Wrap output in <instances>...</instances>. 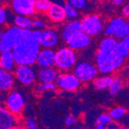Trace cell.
<instances>
[{"mask_svg": "<svg viewBox=\"0 0 129 129\" xmlns=\"http://www.w3.org/2000/svg\"><path fill=\"white\" fill-rule=\"evenodd\" d=\"M127 58H128V59H129V53H128V56H127Z\"/></svg>", "mask_w": 129, "mask_h": 129, "instance_id": "b9f144b4", "label": "cell"}, {"mask_svg": "<svg viewBox=\"0 0 129 129\" xmlns=\"http://www.w3.org/2000/svg\"><path fill=\"white\" fill-rule=\"evenodd\" d=\"M46 16L53 24H62L67 20L64 6L58 3H52L50 9L46 13Z\"/></svg>", "mask_w": 129, "mask_h": 129, "instance_id": "9a60e30c", "label": "cell"}, {"mask_svg": "<svg viewBox=\"0 0 129 129\" xmlns=\"http://www.w3.org/2000/svg\"><path fill=\"white\" fill-rule=\"evenodd\" d=\"M42 30L34 29L31 33L20 41L13 50L17 65L36 64L37 56L41 50L40 40Z\"/></svg>", "mask_w": 129, "mask_h": 129, "instance_id": "6da1fadb", "label": "cell"}, {"mask_svg": "<svg viewBox=\"0 0 129 129\" xmlns=\"http://www.w3.org/2000/svg\"><path fill=\"white\" fill-rule=\"evenodd\" d=\"M113 78L114 77L111 75L102 74L101 76H98L92 81V84L94 89L98 90H104L109 88L111 84L112 83Z\"/></svg>", "mask_w": 129, "mask_h": 129, "instance_id": "603a6c76", "label": "cell"}, {"mask_svg": "<svg viewBox=\"0 0 129 129\" xmlns=\"http://www.w3.org/2000/svg\"><path fill=\"white\" fill-rule=\"evenodd\" d=\"M113 121L112 118L111 117V115L109 114V113H103L101 114H100L98 118L95 120V124H102L104 125H108L109 123H111Z\"/></svg>", "mask_w": 129, "mask_h": 129, "instance_id": "1f68e13d", "label": "cell"}, {"mask_svg": "<svg viewBox=\"0 0 129 129\" xmlns=\"http://www.w3.org/2000/svg\"><path fill=\"white\" fill-rule=\"evenodd\" d=\"M16 80L14 73L1 69L0 70V90L2 92H9L12 90L15 85Z\"/></svg>", "mask_w": 129, "mask_h": 129, "instance_id": "2e32d148", "label": "cell"}, {"mask_svg": "<svg viewBox=\"0 0 129 129\" xmlns=\"http://www.w3.org/2000/svg\"><path fill=\"white\" fill-rule=\"evenodd\" d=\"M61 40L60 31L53 27H46L42 30L40 43L42 48L55 49Z\"/></svg>", "mask_w": 129, "mask_h": 129, "instance_id": "8fae6325", "label": "cell"}, {"mask_svg": "<svg viewBox=\"0 0 129 129\" xmlns=\"http://www.w3.org/2000/svg\"><path fill=\"white\" fill-rule=\"evenodd\" d=\"M5 108L15 115H19L22 113L25 108V98L22 93L17 90H10L6 95Z\"/></svg>", "mask_w": 129, "mask_h": 129, "instance_id": "ba28073f", "label": "cell"}, {"mask_svg": "<svg viewBox=\"0 0 129 129\" xmlns=\"http://www.w3.org/2000/svg\"><path fill=\"white\" fill-rule=\"evenodd\" d=\"M73 72L81 83L86 84L93 81L98 77L99 70L95 63L85 60H78L73 69Z\"/></svg>", "mask_w": 129, "mask_h": 129, "instance_id": "8992f818", "label": "cell"}, {"mask_svg": "<svg viewBox=\"0 0 129 129\" xmlns=\"http://www.w3.org/2000/svg\"><path fill=\"white\" fill-rule=\"evenodd\" d=\"M17 63L13 50H5L0 53V67L8 71L13 72Z\"/></svg>", "mask_w": 129, "mask_h": 129, "instance_id": "ac0fdd59", "label": "cell"}, {"mask_svg": "<svg viewBox=\"0 0 129 129\" xmlns=\"http://www.w3.org/2000/svg\"><path fill=\"white\" fill-rule=\"evenodd\" d=\"M94 129H107V126L102 124H95Z\"/></svg>", "mask_w": 129, "mask_h": 129, "instance_id": "ab89813d", "label": "cell"}, {"mask_svg": "<svg viewBox=\"0 0 129 129\" xmlns=\"http://www.w3.org/2000/svg\"><path fill=\"white\" fill-rule=\"evenodd\" d=\"M33 26L36 29L43 30L46 28V22L41 18H35L33 19Z\"/></svg>", "mask_w": 129, "mask_h": 129, "instance_id": "836d02e7", "label": "cell"}, {"mask_svg": "<svg viewBox=\"0 0 129 129\" xmlns=\"http://www.w3.org/2000/svg\"><path fill=\"white\" fill-rule=\"evenodd\" d=\"M36 0H11L10 7L17 15L33 16L36 13L34 4Z\"/></svg>", "mask_w": 129, "mask_h": 129, "instance_id": "7c38bea8", "label": "cell"}, {"mask_svg": "<svg viewBox=\"0 0 129 129\" xmlns=\"http://www.w3.org/2000/svg\"><path fill=\"white\" fill-rule=\"evenodd\" d=\"M16 125V115L7 108H0V129H12Z\"/></svg>", "mask_w": 129, "mask_h": 129, "instance_id": "d6986e66", "label": "cell"}, {"mask_svg": "<svg viewBox=\"0 0 129 129\" xmlns=\"http://www.w3.org/2000/svg\"><path fill=\"white\" fill-rule=\"evenodd\" d=\"M126 0H111V3L115 6H123Z\"/></svg>", "mask_w": 129, "mask_h": 129, "instance_id": "f35d334b", "label": "cell"}, {"mask_svg": "<svg viewBox=\"0 0 129 129\" xmlns=\"http://www.w3.org/2000/svg\"><path fill=\"white\" fill-rule=\"evenodd\" d=\"M65 44L77 52L84 50L91 46L92 37L83 30H80L70 37Z\"/></svg>", "mask_w": 129, "mask_h": 129, "instance_id": "30bf717a", "label": "cell"}, {"mask_svg": "<svg viewBox=\"0 0 129 129\" xmlns=\"http://www.w3.org/2000/svg\"><path fill=\"white\" fill-rule=\"evenodd\" d=\"M36 64L38 67V68L55 67L56 51L53 49L42 48L37 56Z\"/></svg>", "mask_w": 129, "mask_h": 129, "instance_id": "5bb4252c", "label": "cell"}, {"mask_svg": "<svg viewBox=\"0 0 129 129\" xmlns=\"http://www.w3.org/2000/svg\"><path fill=\"white\" fill-rule=\"evenodd\" d=\"M67 2L73 5L80 11L84 10L87 6V0H67Z\"/></svg>", "mask_w": 129, "mask_h": 129, "instance_id": "d6a6232c", "label": "cell"}, {"mask_svg": "<svg viewBox=\"0 0 129 129\" xmlns=\"http://www.w3.org/2000/svg\"><path fill=\"white\" fill-rule=\"evenodd\" d=\"M74 129H81V128H74Z\"/></svg>", "mask_w": 129, "mask_h": 129, "instance_id": "7bdbcfd3", "label": "cell"}, {"mask_svg": "<svg viewBox=\"0 0 129 129\" xmlns=\"http://www.w3.org/2000/svg\"><path fill=\"white\" fill-rule=\"evenodd\" d=\"M14 25L23 29H28V30L34 29L33 19H32L30 16L16 14L14 19Z\"/></svg>", "mask_w": 129, "mask_h": 129, "instance_id": "cb8c5ba5", "label": "cell"}, {"mask_svg": "<svg viewBox=\"0 0 129 129\" xmlns=\"http://www.w3.org/2000/svg\"><path fill=\"white\" fill-rule=\"evenodd\" d=\"M119 40H117L114 37L105 36L102 38L98 46V50L104 53H112L117 51Z\"/></svg>", "mask_w": 129, "mask_h": 129, "instance_id": "ffe728a7", "label": "cell"}, {"mask_svg": "<svg viewBox=\"0 0 129 129\" xmlns=\"http://www.w3.org/2000/svg\"><path fill=\"white\" fill-rule=\"evenodd\" d=\"M64 9H65V13L67 16V19L68 20H74V19H78L80 16V10L74 7L73 5L70 3L66 2L63 5Z\"/></svg>", "mask_w": 129, "mask_h": 129, "instance_id": "484cf974", "label": "cell"}, {"mask_svg": "<svg viewBox=\"0 0 129 129\" xmlns=\"http://www.w3.org/2000/svg\"><path fill=\"white\" fill-rule=\"evenodd\" d=\"M31 33L15 25L7 26L0 32V51L13 50L15 46Z\"/></svg>", "mask_w": 129, "mask_h": 129, "instance_id": "3957f363", "label": "cell"}, {"mask_svg": "<svg viewBox=\"0 0 129 129\" xmlns=\"http://www.w3.org/2000/svg\"><path fill=\"white\" fill-rule=\"evenodd\" d=\"M121 16L124 19H129V3H126L122 6Z\"/></svg>", "mask_w": 129, "mask_h": 129, "instance_id": "8d00e7d4", "label": "cell"}, {"mask_svg": "<svg viewBox=\"0 0 129 129\" xmlns=\"http://www.w3.org/2000/svg\"><path fill=\"white\" fill-rule=\"evenodd\" d=\"M108 113L114 121H118V120L121 119L126 114L127 110L122 106H117V107L111 108Z\"/></svg>", "mask_w": 129, "mask_h": 129, "instance_id": "f1b7e54d", "label": "cell"}, {"mask_svg": "<svg viewBox=\"0 0 129 129\" xmlns=\"http://www.w3.org/2000/svg\"><path fill=\"white\" fill-rule=\"evenodd\" d=\"M117 52L124 58L127 57L129 53V46L124 40H119L118 46H117Z\"/></svg>", "mask_w": 129, "mask_h": 129, "instance_id": "4dcf8cb0", "label": "cell"}, {"mask_svg": "<svg viewBox=\"0 0 129 129\" xmlns=\"http://www.w3.org/2000/svg\"><path fill=\"white\" fill-rule=\"evenodd\" d=\"M58 74L59 73L56 67L39 68L37 71V80L40 83L55 82Z\"/></svg>", "mask_w": 129, "mask_h": 129, "instance_id": "e0dca14e", "label": "cell"}, {"mask_svg": "<svg viewBox=\"0 0 129 129\" xmlns=\"http://www.w3.org/2000/svg\"><path fill=\"white\" fill-rule=\"evenodd\" d=\"M80 30H82L81 22L79 19L68 20L63 22V24L60 28L61 41L66 43V42L70 37H72L74 34Z\"/></svg>", "mask_w": 129, "mask_h": 129, "instance_id": "4fadbf2b", "label": "cell"}, {"mask_svg": "<svg viewBox=\"0 0 129 129\" xmlns=\"http://www.w3.org/2000/svg\"><path fill=\"white\" fill-rule=\"evenodd\" d=\"M129 35V21L125 20L114 34V37L118 40H121Z\"/></svg>", "mask_w": 129, "mask_h": 129, "instance_id": "83f0119b", "label": "cell"}, {"mask_svg": "<svg viewBox=\"0 0 129 129\" xmlns=\"http://www.w3.org/2000/svg\"><path fill=\"white\" fill-rule=\"evenodd\" d=\"M77 62L78 55L77 51L69 47L68 46H60L56 50L55 67L60 71H70L74 69Z\"/></svg>", "mask_w": 129, "mask_h": 129, "instance_id": "277c9868", "label": "cell"}, {"mask_svg": "<svg viewBox=\"0 0 129 129\" xmlns=\"http://www.w3.org/2000/svg\"><path fill=\"white\" fill-rule=\"evenodd\" d=\"M57 85L55 82H47V83H39L34 86L35 90L38 92H43V91H50V90H56Z\"/></svg>", "mask_w": 129, "mask_h": 129, "instance_id": "f546056e", "label": "cell"}, {"mask_svg": "<svg viewBox=\"0 0 129 129\" xmlns=\"http://www.w3.org/2000/svg\"><path fill=\"white\" fill-rule=\"evenodd\" d=\"M16 80L24 86H29L37 80V72L33 66L17 65L13 71Z\"/></svg>", "mask_w": 129, "mask_h": 129, "instance_id": "9c48e42d", "label": "cell"}, {"mask_svg": "<svg viewBox=\"0 0 129 129\" xmlns=\"http://www.w3.org/2000/svg\"><path fill=\"white\" fill-rule=\"evenodd\" d=\"M52 3L50 0H36L34 4L35 11L38 14H46Z\"/></svg>", "mask_w": 129, "mask_h": 129, "instance_id": "4316f807", "label": "cell"}, {"mask_svg": "<svg viewBox=\"0 0 129 129\" xmlns=\"http://www.w3.org/2000/svg\"><path fill=\"white\" fill-rule=\"evenodd\" d=\"M125 21L123 16H116L111 19L106 24L104 29V35L108 37H114L116 31L120 27V26Z\"/></svg>", "mask_w": 129, "mask_h": 129, "instance_id": "44dd1931", "label": "cell"}, {"mask_svg": "<svg viewBox=\"0 0 129 129\" xmlns=\"http://www.w3.org/2000/svg\"><path fill=\"white\" fill-rule=\"evenodd\" d=\"M76 121H77V118H76V117L74 114H70L65 118V124L67 125L70 126V125L75 124Z\"/></svg>", "mask_w": 129, "mask_h": 129, "instance_id": "d590c367", "label": "cell"}, {"mask_svg": "<svg viewBox=\"0 0 129 129\" xmlns=\"http://www.w3.org/2000/svg\"><path fill=\"white\" fill-rule=\"evenodd\" d=\"M26 129H38L36 121L31 118H29L26 119Z\"/></svg>", "mask_w": 129, "mask_h": 129, "instance_id": "e575fe53", "label": "cell"}, {"mask_svg": "<svg viewBox=\"0 0 129 129\" xmlns=\"http://www.w3.org/2000/svg\"><path fill=\"white\" fill-rule=\"evenodd\" d=\"M16 13L11 7L3 6L0 9V24L1 26H12L14 25V19Z\"/></svg>", "mask_w": 129, "mask_h": 129, "instance_id": "7402d4cb", "label": "cell"}, {"mask_svg": "<svg viewBox=\"0 0 129 129\" xmlns=\"http://www.w3.org/2000/svg\"><path fill=\"white\" fill-rule=\"evenodd\" d=\"M122 40H124V42H125V43H126L128 45V46H129V35H128L127 37H126L125 38H124Z\"/></svg>", "mask_w": 129, "mask_h": 129, "instance_id": "60d3db41", "label": "cell"}, {"mask_svg": "<svg viewBox=\"0 0 129 129\" xmlns=\"http://www.w3.org/2000/svg\"><path fill=\"white\" fill-rule=\"evenodd\" d=\"M124 85V81L122 79V77L117 76L113 78L112 83L111 84L108 91L110 93V94L112 96H115L117 94H118L119 92L122 90Z\"/></svg>", "mask_w": 129, "mask_h": 129, "instance_id": "d4e9b609", "label": "cell"}, {"mask_svg": "<svg viewBox=\"0 0 129 129\" xmlns=\"http://www.w3.org/2000/svg\"><path fill=\"white\" fill-rule=\"evenodd\" d=\"M82 30L91 37L99 36L105 26L104 19L97 13H89L80 19Z\"/></svg>", "mask_w": 129, "mask_h": 129, "instance_id": "5b68a950", "label": "cell"}, {"mask_svg": "<svg viewBox=\"0 0 129 129\" xmlns=\"http://www.w3.org/2000/svg\"><path fill=\"white\" fill-rule=\"evenodd\" d=\"M120 127L121 126L118 125L117 122L114 121V120L107 125V129H120Z\"/></svg>", "mask_w": 129, "mask_h": 129, "instance_id": "74e56055", "label": "cell"}, {"mask_svg": "<svg viewBox=\"0 0 129 129\" xmlns=\"http://www.w3.org/2000/svg\"><path fill=\"white\" fill-rule=\"evenodd\" d=\"M124 62L125 58L117 51L104 53L98 50L94 54V63L101 74L111 75L121 69Z\"/></svg>", "mask_w": 129, "mask_h": 129, "instance_id": "7a4b0ae2", "label": "cell"}, {"mask_svg": "<svg viewBox=\"0 0 129 129\" xmlns=\"http://www.w3.org/2000/svg\"><path fill=\"white\" fill-rule=\"evenodd\" d=\"M55 83L59 89L68 92L76 91L80 87L82 84L74 72L70 71L59 73Z\"/></svg>", "mask_w": 129, "mask_h": 129, "instance_id": "52a82bcc", "label": "cell"}]
</instances>
